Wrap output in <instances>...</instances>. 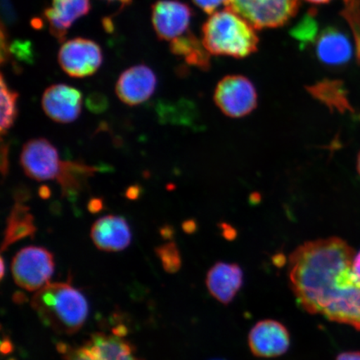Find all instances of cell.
I'll list each match as a JSON object with an SVG mask.
<instances>
[{
  "instance_id": "1",
  "label": "cell",
  "mask_w": 360,
  "mask_h": 360,
  "mask_svg": "<svg viewBox=\"0 0 360 360\" xmlns=\"http://www.w3.org/2000/svg\"><path fill=\"white\" fill-rule=\"evenodd\" d=\"M354 251L339 237L305 242L289 258V278L297 302L306 312L360 331V280Z\"/></svg>"
},
{
  "instance_id": "2",
  "label": "cell",
  "mask_w": 360,
  "mask_h": 360,
  "mask_svg": "<svg viewBox=\"0 0 360 360\" xmlns=\"http://www.w3.org/2000/svg\"><path fill=\"white\" fill-rule=\"evenodd\" d=\"M31 306L44 326L61 335H74L89 314L85 297L69 283H49L36 292Z\"/></svg>"
},
{
  "instance_id": "3",
  "label": "cell",
  "mask_w": 360,
  "mask_h": 360,
  "mask_svg": "<svg viewBox=\"0 0 360 360\" xmlns=\"http://www.w3.org/2000/svg\"><path fill=\"white\" fill-rule=\"evenodd\" d=\"M255 28L235 12H215L202 26V39L210 55L246 58L257 51Z\"/></svg>"
},
{
  "instance_id": "4",
  "label": "cell",
  "mask_w": 360,
  "mask_h": 360,
  "mask_svg": "<svg viewBox=\"0 0 360 360\" xmlns=\"http://www.w3.org/2000/svg\"><path fill=\"white\" fill-rule=\"evenodd\" d=\"M299 0H227L225 6L255 30L277 28L296 15Z\"/></svg>"
},
{
  "instance_id": "5",
  "label": "cell",
  "mask_w": 360,
  "mask_h": 360,
  "mask_svg": "<svg viewBox=\"0 0 360 360\" xmlns=\"http://www.w3.org/2000/svg\"><path fill=\"white\" fill-rule=\"evenodd\" d=\"M55 267L51 252L37 246L26 247L18 252L11 264L13 280L28 291H38L47 285Z\"/></svg>"
},
{
  "instance_id": "6",
  "label": "cell",
  "mask_w": 360,
  "mask_h": 360,
  "mask_svg": "<svg viewBox=\"0 0 360 360\" xmlns=\"http://www.w3.org/2000/svg\"><path fill=\"white\" fill-rule=\"evenodd\" d=\"M64 360H141L131 343L115 335L97 333L78 348L58 346Z\"/></svg>"
},
{
  "instance_id": "7",
  "label": "cell",
  "mask_w": 360,
  "mask_h": 360,
  "mask_svg": "<svg viewBox=\"0 0 360 360\" xmlns=\"http://www.w3.org/2000/svg\"><path fill=\"white\" fill-rule=\"evenodd\" d=\"M214 102L225 115L242 118L258 105V94L253 83L243 75H228L214 90Z\"/></svg>"
},
{
  "instance_id": "8",
  "label": "cell",
  "mask_w": 360,
  "mask_h": 360,
  "mask_svg": "<svg viewBox=\"0 0 360 360\" xmlns=\"http://www.w3.org/2000/svg\"><path fill=\"white\" fill-rule=\"evenodd\" d=\"M58 60L67 75L73 78H84L100 69L103 52L100 45L93 40L75 38L62 45Z\"/></svg>"
},
{
  "instance_id": "9",
  "label": "cell",
  "mask_w": 360,
  "mask_h": 360,
  "mask_svg": "<svg viewBox=\"0 0 360 360\" xmlns=\"http://www.w3.org/2000/svg\"><path fill=\"white\" fill-rule=\"evenodd\" d=\"M20 163L27 176L44 181L58 177L62 162L51 142L45 139H36L22 147Z\"/></svg>"
},
{
  "instance_id": "10",
  "label": "cell",
  "mask_w": 360,
  "mask_h": 360,
  "mask_svg": "<svg viewBox=\"0 0 360 360\" xmlns=\"http://www.w3.org/2000/svg\"><path fill=\"white\" fill-rule=\"evenodd\" d=\"M191 17V8L178 0H159L152 6L153 26L158 38L166 41L186 34Z\"/></svg>"
},
{
  "instance_id": "11",
  "label": "cell",
  "mask_w": 360,
  "mask_h": 360,
  "mask_svg": "<svg viewBox=\"0 0 360 360\" xmlns=\"http://www.w3.org/2000/svg\"><path fill=\"white\" fill-rule=\"evenodd\" d=\"M251 352L260 358H276L285 354L290 347V335L282 323L264 319L251 328L249 334Z\"/></svg>"
},
{
  "instance_id": "12",
  "label": "cell",
  "mask_w": 360,
  "mask_h": 360,
  "mask_svg": "<svg viewBox=\"0 0 360 360\" xmlns=\"http://www.w3.org/2000/svg\"><path fill=\"white\" fill-rule=\"evenodd\" d=\"M43 109L49 118L61 124L77 120L82 107V94L66 84H55L45 90Z\"/></svg>"
},
{
  "instance_id": "13",
  "label": "cell",
  "mask_w": 360,
  "mask_h": 360,
  "mask_svg": "<svg viewBox=\"0 0 360 360\" xmlns=\"http://www.w3.org/2000/svg\"><path fill=\"white\" fill-rule=\"evenodd\" d=\"M157 78L150 68L139 65L123 72L116 84V94L126 105L134 106L146 101L154 94Z\"/></svg>"
},
{
  "instance_id": "14",
  "label": "cell",
  "mask_w": 360,
  "mask_h": 360,
  "mask_svg": "<svg viewBox=\"0 0 360 360\" xmlns=\"http://www.w3.org/2000/svg\"><path fill=\"white\" fill-rule=\"evenodd\" d=\"M243 285L244 272L237 264L218 262L207 274V289L216 300L223 304H231Z\"/></svg>"
},
{
  "instance_id": "15",
  "label": "cell",
  "mask_w": 360,
  "mask_h": 360,
  "mask_svg": "<svg viewBox=\"0 0 360 360\" xmlns=\"http://www.w3.org/2000/svg\"><path fill=\"white\" fill-rule=\"evenodd\" d=\"M91 8L90 0H52L44 15L49 31L58 40H65L68 31Z\"/></svg>"
},
{
  "instance_id": "16",
  "label": "cell",
  "mask_w": 360,
  "mask_h": 360,
  "mask_svg": "<svg viewBox=\"0 0 360 360\" xmlns=\"http://www.w3.org/2000/svg\"><path fill=\"white\" fill-rule=\"evenodd\" d=\"M90 236L98 249L106 252L123 250L132 240L127 221L116 215H107L98 219L93 224Z\"/></svg>"
},
{
  "instance_id": "17",
  "label": "cell",
  "mask_w": 360,
  "mask_h": 360,
  "mask_svg": "<svg viewBox=\"0 0 360 360\" xmlns=\"http://www.w3.org/2000/svg\"><path fill=\"white\" fill-rule=\"evenodd\" d=\"M352 53V44L347 36L333 27L323 30L317 39L316 55L326 65H343L349 61Z\"/></svg>"
},
{
  "instance_id": "18",
  "label": "cell",
  "mask_w": 360,
  "mask_h": 360,
  "mask_svg": "<svg viewBox=\"0 0 360 360\" xmlns=\"http://www.w3.org/2000/svg\"><path fill=\"white\" fill-rule=\"evenodd\" d=\"M36 232L34 219L30 212L28 206L21 202L13 207L10 216L7 219L6 231H4L2 252L15 243L27 237H33Z\"/></svg>"
},
{
  "instance_id": "19",
  "label": "cell",
  "mask_w": 360,
  "mask_h": 360,
  "mask_svg": "<svg viewBox=\"0 0 360 360\" xmlns=\"http://www.w3.org/2000/svg\"><path fill=\"white\" fill-rule=\"evenodd\" d=\"M308 92L330 109L340 112H353L347 91L340 80L325 79L307 87Z\"/></svg>"
},
{
  "instance_id": "20",
  "label": "cell",
  "mask_w": 360,
  "mask_h": 360,
  "mask_svg": "<svg viewBox=\"0 0 360 360\" xmlns=\"http://www.w3.org/2000/svg\"><path fill=\"white\" fill-rule=\"evenodd\" d=\"M96 169L80 162H62L60 174L56 178L62 188L63 195L73 197L84 190L88 180Z\"/></svg>"
},
{
  "instance_id": "21",
  "label": "cell",
  "mask_w": 360,
  "mask_h": 360,
  "mask_svg": "<svg viewBox=\"0 0 360 360\" xmlns=\"http://www.w3.org/2000/svg\"><path fill=\"white\" fill-rule=\"evenodd\" d=\"M170 51L174 55L183 57L188 65L204 70L210 67V53L190 31L171 41Z\"/></svg>"
},
{
  "instance_id": "22",
  "label": "cell",
  "mask_w": 360,
  "mask_h": 360,
  "mask_svg": "<svg viewBox=\"0 0 360 360\" xmlns=\"http://www.w3.org/2000/svg\"><path fill=\"white\" fill-rule=\"evenodd\" d=\"M1 134L4 135L13 127L18 115L17 102L20 94L8 86L4 75H1Z\"/></svg>"
},
{
  "instance_id": "23",
  "label": "cell",
  "mask_w": 360,
  "mask_h": 360,
  "mask_svg": "<svg viewBox=\"0 0 360 360\" xmlns=\"http://www.w3.org/2000/svg\"><path fill=\"white\" fill-rule=\"evenodd\" d=\"M314 13V11L306 13L303 19L290 31L292 37L300 42L301 47H304L317 39L318 24Z\"/></svg>"
},
{
  "instance_id": "24",
  "label": "cell",
  "mask_w": 360,
  "mask_h": 360,
  "mask_svg": "<svg viewBox=\"0 0 360 360\" xmlns=\"http://www.w3.org/2000/svg\"><path fill=\"white\" fill-rule=\"evenodd\" d=\"M345 8L342 15L345 18L354 34L355 53L360 64V4L359 0H345Z\"/></svg>"
},
{
  "instance_id": "25",
  "label": "cell",
  "mask_w": 360,
  "mask_h": 360,
  "mask_svg": "<svg viewBox=\"0 0 360 360\" xmlns=\"http://www.w3.org/2000/svg\"><path fill=\"white\" fill-rule=\"evenodd\" d=\"M155 253L161 260L162 265L166 272L174 274L181 267V258H180L178 247L174 242L156 248Z\"/></svg>"
},
{
  "instance_id": "26",
  "label": "cell",
  "mask_w": 360,
  "mask_h": 360,
  "mask_svg": "<svg viewBox=\"0 0 360 360\" xmlns=\"http://www.w3.org/2000/svg\"><path fill=\"white\" fill-rule=\"evenodd\" d=\"M86 105L90 110L100 112L106 110L108 101L102 94H93L88 98Z\"/></svg>"
},
{
  "instance_id": "27",
  "label": "cell",
  "mask_w": 360,
  "mask_h": 360,
  "mask_svg": "<svg viewBox=\"0 0 360 360\" xmlns=\"http://www.w3.org/2000/svg\"><path fill=\"white\" fill-rule=\"evenodd\" d=\"M193 1L205 13L213 15L221 4L226 3L227 0H193Z\"/></svg>"
},
{
  "instance_id": "28",
  "label": "cell",
  "mask_w": 360,
  "mask_h": 360,
  "mask_svg": "<svg viewBox=\"0 0 360 360\" xmlns=\"http://www.w3.org/2000/svg\"><path fill=\"white\" fill-rule=\"evenodd\" d=\"M8 147L2 143L1 146V172L3 177H6L8 174Z\"/></svg>"
},
{
  "instance_id": "29",
  "label": "cell",
  "mask_w": 360,
  "mask_h": 360,
  "mask_svg": "<svg viewBox=\"0 0 360 360\" xmlns=\"http://www.w3.org/2000/svg\"><path fill=\"white\" fill-rule=\"evenodd\" d=\"M103 201L101 199H93L89 201L88 209L90 213L97 214L103 209Z\"/></svg>"
},
{
  "instance_id": "30",
  "label": "cell",
  "mask_w": 360,
  "mask_h": 360,
  "mask_svg": "<svg viewBox=\"0 0 360 360\" xmlns=\"http://www.w3.org/2000/svg\"><path fill=\"white\" fill-rule=\"evenodd\" d=\"M336 360H360L359 351H348L338 355Z\"/></svg>"
},
{
  "instance_id": "31",
  "label": "cell",
  "mask_w": 360,
  "mask_h": 360,
  "mask_svg": "<svg viewBox=\"0 0 360 360\" xmlns=\"http://www.w3.org/2000/svg\"><path fill=\"white\" fill-rule=\"evenodd\" d=\"M13 345L11 340L4 339L1 343V352L3 354H8L13 352Z\"/></svg>"
},
{
  "instance_id": "32",
  "label": "cell",
  "mask_w": 360,
  "mask_h": 360,
  "mask_svg": "<svg viewBox=\"0 0 360 360\" xmlns=\"http://www.w3.org/2000/svg\"><path fill=\"white\" fill-rule=\"evenodd\" d=\"M353 270L360 280V251L354 255L353 260Z\"/></svg>"
},
{
  "instance_id": "33",
  "label": "cell",
  "mask_w": 360,
  "mask_h": 360,
  "mask_svg": "<svg viewBox=\"0 0 360 360\" xmlns=\"http://www.w3.org/2000/svg\"><path fill=\"white\" fill-rule=\"evenodd\" d=\"M139 195V188L136 186L129 188L127 191V197L130 200H135Z\"/></svg>"
},
{
  "instance_id": "34",
  "label": "cell",
  "mask_w": 360,
  "mask_h": 360,
  "mask_svg": "<svg viewBox=\"0 0 360 360\" xmlns=\"http://www.w3.org/2000/svg\"><path fill=\"white\" fill-rule=\"evenodd\" d=\"M51 191L46 186H43L39 188V195L43 198V199H48L49 196H51Z\"/></svg>"
},
{
  "instance_id": "35",
  "label": "cell",
  "mask_w": 360,
  "mask_h": 360,
  "mask_svg": "<svg viewBox=\"0 0 360 360\" xmlns=\"http://www.w3.org/2000/svg\"><path fill=\"white\" fill-rule=\"evenodd\" d=\"M169 228H164L162 229L161 235L165 238H169L170 236L172 235V232L169 231Z\"/></svg>"
},
{
  "instance_id": "36",
  "label": "cell",
  "mask_w": 360,
  "mask_h": 360,
  "mask_svg": "<svg viewBox=\"0 0 360 360\" xmlns=\"http://www.w3.org/2000/svg\"><path fill=\"white\" fill-rule=\"evenodd\" d=\"M106 1L119 2L121 4H122V6H129V4L132 2V0H106Z\"/></svg>"
},
{
  "instance_id": "37",
  "label": "cell",
  "mask_w": 360,
  "mask_h": 360,
  "mask_svg": "<svg viewBox=\"0 0 360 360\" xmlns=\"http://www.w3.org/2000/svg\"><path fill=\"white\" fill-rule=\"evenodd\" d=\"M0 262H1V265H0V269H1V272H0V276H1V278H3L4 276V272H6V265H4V258H1Z\"/></svg>"
},
{
  "instance_id": "38",
  "label": "cell",
  "mask_w": 360,
  "mask_h": 360,
  "mask_svg": "<svg viewBox=\"0 0 360 360\" xmlns=\"http://www.w3.org/2000/svg\"><path fill=\"white\" fill-rule=\"evenodd\" d=\"M307 1L314 4H326L330 2V0H307Z\"/></svg>"
},
{
  "instance_id": "39",
  "label": "cell",
  "mask_w": 360,
  "mask_h": 360,
  "mask_svg": "<svg viewBox=\"0 0 360 360\" xmlns=\"http://www.w3.org/2000/svg\"><path fill=\"white\" fill-rule=\"evenodd\" d=\"M357 169H358V172L360 175V152H359V154L358 156V160H357Z\"/></svg>"
},
{
  "instance_id": "40",
  "label": "cell",
  "mask_w": 360,
  "mask_h": 360,
  "mask_svg": "<svg viewBox=\"0 0 360 360\" xmlns=\"http://www.w3.org/2000/svg\"><path fill=\"white\" fill-rule=\"evenodd\" d=\"M211 360H224V359H211Z\"/></svg>"
}]
</instances>
